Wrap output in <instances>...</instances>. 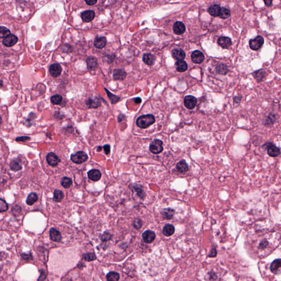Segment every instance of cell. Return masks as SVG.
<instances>
[{"instance_id": "obj_1", "label": "cell", "mask_w": 281, "mask_h": 281, "mask_svg": "<svg viewBox=\"0 0 281 281\" xmlns=\"http://www.w3.org/2000/svg\"><path fill=\"white\" fill-rule=\"evenodd\" d=\"M155 121V118L153 115H143L137 118L136 124L140 128H146L154 124Z\"/></svg>"}, {"instance_id": "obj_2", "label": "cell", "mask_w": 281, "mask_h": 281, "mask_svg": "<svg viewBox=\"0 0 281 281\" xmlns=\"http://www.w3.org/2000/svg\"><path fill=\"white\" fill-rule=\"evenodd\" d=\"M88 159L86 153L83 151H79L71 155V160L73 163L80 164L86 162Z\"/></svg>"}, {"instance_id": "obj_3", "label": "cell", "mask_w": 281, "mask_h": 281, "mask_svg": "<svg viewBox=\"0 0 281 281\" xmlns=\"http://www.w3.org/2000/svg\"><path fill=\"white\" fill-rule=\"evenodd\" d=\"M263 147L267 149L268 154L270 157H276L280 154V149L272 143H267L263 145Z\"/></svg>"}, {"instance_id": "obj_4", "label": "cell", "mask_w": 281, "mask_h": 281, "mask_svg": "<svg viewBox=\"0 0 281 281\" xmlns=\"http://www.w3.org/2000/svg\"><path fill=\"white\" fill-rule=\"evenodd\" d=\"M163 142L160 139H154L149 146V150L153 154H159L163 151Z\"/></svg>"}, {"instance_id": "obj_5", "label": "cell", "mask_w": 281, "mask_h": 281, "mask_svg": "<svg viewBox=\"0 0 281 281\" xmlns=\"http://www.w3.org/2000/svg\"><path fill=\"white\" fill-rule=\"evenodd\" d=\"M264 43V39L261 36H258L254 39L250 40L249 46L252 50L257 51L262 47Z\"/></svg>"}, {"instance_id": "obj_6", "label": "cell", "mask_w": 281, "mask_h": 281, "mask_svg": "<svg viewBox=\"0 0 281 281\" xmlns=\"http://www.w3.org/2000/svg\"><path fill=\"white\" fill-rule=\"evenodd\" d=\"M88 108L90 109L97 108L101 106V101L98 97H93V98L90 97L85 102Z\"/></svg>"}, {"instance_id": "obj_7", "label": "cell", "mask_w": 281, "mask_h": 281, "mask_svg": "<svg viewBox=\"0 0 281 281\" xmlns=\"http://www.w3.org/2000/svg\"><path fill=\"white\" fill-rule=\"evenodd\" d=\"M197 101L196 97L193 96H187L184 99V104L185 107L188 109H193L197 105Z\"/></svg>"}, {"instance_id": "obj_8", "label": "cell", "mask_w": 281, "mask_h": 281, "mask_svg": "<svg viewBox=\"0 0 281 281\" xmlns=\"http://www.w3.org/2000/svg\"><path fill=\"white\" fill-rule=\"evenodd\" d=\"M49 70L52 77L57 78L61 75V73L62 72V68L60 64L58 63H54L50 65Z\"/></svg>"}, {"instance_id": "obj_9", "label": "cell", "mask_w": 281, "mask_h": 281, "mask_svg": "<svg viewBox=\"0 0 281 281\" xmlns=\"http://www.w3.org/2000/svg\"><path fill=\"white\" fill-rule=\"evenodd\" d=\"M18 38L16 35L13 34H10L4 38L3 40V44L7 48H10L13 46L18 42Z\"/></svg>"}, {"instance_id": "obj_10", "label": "cell", "mask_w": 281, "mask_h": 281, "mask_svg": "<svg viewBox=\"0 0 281 281\" xmlns=\"http://www.w3.org/2000/svg\"><path fill=\"white\" fill-rule=\"evenodd\" d=\"M191 59L193 63L196 64H200L204 60V56L201 51L196 50L192 53Z\"/></svg>"}, {"instance_id": "obj_11", "label": "cell", "mask_w": 281, "mask_h": 281, "mask_svg": "<svg viewBox=\"0 0 281 281\" xmlns=\"http://www.w3.org/2000/svg\"><path fill=\"white\" fill-rule=\"evenodd\" d=\"M95 12L92 10H88L84 11L81 13V17L84 22L88 23L91 22L95 18Z\"/></svg>"}, {"instance_id": "obj_12", "label": "cell", "mask_w": 281, "mask_h": 281, "mask_svg": "<svg viewBox=\"0 0 281 281\" xmlns=\"http://www.w3.org/2000/svg\"><path fill=\"white\" fill-rule=\"evenodd\" d=\"M46 160L48 164L52 167H56L61 161L58 156L53 153H49L46 157Z\"/></svg>"}, {"instance_id": "obj_13", "label": "cell", "mask_w": 281, "mask_h": 281, "mask_svg": "<svg viewBox=\"0 0 281 281\" xmlns=\"http://www.w3.org/2000/svg\"><path fill=\"white\" fill-rule=\"evenodd\" d=\"M142 238L144 242L147 243H152L155 239V233L151 230H147L142 234Z\"/></svg>"}, {"instance_id": "obj_14", "label": "cell", "mask_w": 281, "mask_h": 281, "mask_svg": "<svg viewBox=\"0 0 281 281\" xmlns=\"http://www.w3.org/2000/svg\"><path fill=\"white\" fill-rule=\"evenodd\" d=\"M87 65L89 70L91 71L95 70L98 66L97 58L95 57H89L87 59Z\"/></svg>"}, {"instance_id": "obj_15", "label": "cell", "mask_w": 281, "mask_h": 281, "mask_svg": "<svg viewBox=\"0 0 281 281\" xmlns=\"http://www.w3.org/2000/svg\"><path fill=\"white\" fill-rule=\"evenodd\" d=\"M218 43L219 46H220L221 48L225 49L229 48L232 45L231 40L228 37H223V36L220 37L218 39Z\"/></svg>"}, {"instance_id": "obj_16", "label": "cell", "mask_w": 281, "mask_h": 281, "mask_svg": "<svg viewBox=\"0 0 281 281\" xmlns=\"http://www.w3.org/2000/svg\"><path fill=\"white\" fill-rule=\"evenodd\" d=\"M173 29L174 33L176 34L182 35L186 31V27L183 23L181 22H177L173 25Z\"/></svg>"}, {"instance_id": "obj_17", "label": "cell", "mask_w": 281, "mask_h": 281, "mask_svg": "<svg viewBox=\"0 0 281 281\" xmlns=\"http://www.w3.org/2000/svg\"><path fill=\"white\" fill-rule=\"evenodd\" d=\"M173 58L178 61H183L186 57V54L183 50L180 48H175L172 51Z\"/></svg>"}, {"instance_id": "obj_18", "label": "cell", "mask_w": 281, "mask_h": 281, "mask_svg": "<svg viewBox=\"0 0 281 281\" xmlns=\"http://www.w3.org/2000/svg\"><path fill=\"white\" fill-rule=\"evenodd\" d=\"M88 177L93 181H97L101 178V173L97 169H92L88 172Z\"/></svg>"}, {"instance_id": "obj_19", "label": "cell", "mask_w": 281, "mask_h": 281, "mask_svg": "<svg viewBox=\"0 0 281 281\" xmlns=\"http://www.w3.org/2000/svg\"><path fill=\"white\" fill-rule=\"evenodd\" d=\"M126 77V73L123 69H114L113 72V78L115 80H123Z\"/></svg>"}, {"instance_id": "obj_20", "label": "cell", "mask_w": 281, "mask_h": 281, "mask_svg": "<svg viewBox=\"0 0 281 281\" xmlns=\"http://www.w3.org/2000/svg\"><path fill=\"white\" fill-rule=\"evenodd\" d=\"M175 213V210L172 208H165L162 211V215L163 218L166 220H171L173 218Z\"/></svg>"}, {"instance_id": "obj_21", "label": "cell", "mask_w": 281, "mask_h": 281, "mask_svg": "<svg viewBox=\"0 0 281 281\" xmlns=\"http://www.w3.org/2000/svg\"><path fill=\"white\" fill-rule=\"evenodd\" d=\"M176 169L180 173H184L188 171L189 169L188 165L184 160H182L178 162L176 165Z\"/></svg>"}, {"instance_id": "obj_22", "label": "cell", "mask_w": 281, "mask_h": 281, "mask_svg": "<svg viewBox=\"0 0 281 281\" xmlns=\"http://www.w3.org/2000/svg\"><path fill=\"white\" fill-rule=\"evenodd\" d=\"M143 61L145 64L149 66H152L155 63L156 58L153 54L151 53H145L143 56Z\"/></svg>"}, {"instance_id": "obj_23", "label": "cell", "mask_w": 281, "mask_h": 281, "mask_svg": "<svg viewBox=\"0 0 281 281\" xmlns=\"http://www.w3.org/2000/svg\"><path fill=\"white\" fill-rule=\"evenodd\" d=\"M281 260L280 259H276L272 262L270 266V270L273 273L277 274L280 272Z\"/></svg>"}, {"instance_id": "obj_24", "label": "cell", "mask_w": 281, "mask_h": 281, "mask_svg": "<svg viewBox=\"0 0 281 281\" xmlns=\"http://www.w3.org/2000/svg\"><path fill=\"white\" fill-rule=\"evenodd\" d=\"M50 238L51 240L54 242H60L62 238V235L61 232L58 231L57 229L52 228L50 229Z\"/></svg>"}, {"instance_id": "obj_25", "label": "cell", "mask_w": 281, "mask_h": 281, "mask_svg": "<svg viewBox=\"0 0 281 281\" xmlns=\"http://www.w3.org/2000/svg\"><path fill=\"white\" fill-rule=\"evenodd\" d=\"M107 39L105 37H97L95 38L94 46L98 49H102L106 46Z\"/></svg>"}, {"instance_id": "obj_26", "label": "cell", "mask_w": 281, "mask_h": 281, "mask_svg": "<svg viewBox=\"0 0 281 281\" xmlns=\"http://www.w3.org/2000/svg\"><path fill=\"white\" fill-rule=\"evenodd\" d=\"M221 9V8L219 5H213L211 6L208 8V12L211 16L216 17L219 16Z\"/></svg>"}, {"instance_id": "obj_27", "label": "cell", "mask_w": 281, "mask_h": 281, "mask_svg": "<svg viewBox=\"0 0 281 281\" xmlns=\"http://www.w3.org/2000/svg\"><path fill=\"white\" fill-rule=\"evenodd\" d=\"M175 232V227L171 224H167L164 226L163 229V233L165 236L169 237L172 236Z\"/></svg>"}, {"instance_id": "obj_28", "label": "cell", "mask_w": 281, "mask_h": 281, "mask_svg": "<svg viewBox=\"0 0 281 281\" xmlns=\"http://www.w3.org/2000/svg\"><path fill=\"white\" fill-rule=\"evenodd\" d=\"M176 70L178 72L182 73L186 71L188 69V65L186 62L183 61H178L175 63Z\"/></svg>"}, {"instance_id": "obj_29", "label": "cell", "mask_w": 281, "mask_h": 281, "mask_svg": "<svg viewBox=\"0 0 281 281\" xmlns=\"http://www.w3.org/2000/svg\"><path fill=\"white\" fill-rule=\"evenodd\" d=\"M10 168L12 171H18L20 170L22 168V166L21 164L20 160H14L11 163Z\"/></svg>"}, {"instance_id": "obj_30", "label": "cell", "mask_w": 281, "mask_h": 281, "mask_svg": "<svg viewBox=\"0 0 281 281\" xmlns=\"http://www.w3.org/2000/svg\"><path fill=\"white\" fill-rule=\"evenodd\" d=\"M266 73L264 70H259L253 73V76L258 81H261L266 77Z\"/></svg>"}, {"instance_id": "obj_31", "label": "cell", "mask_w": 281, "mask_h": 281, "mask_svg": "<svg viewBox=\"0 0 281 281\" xmlns=\"http://www.w3.org/2000/svg\"><path fill=\"white\" fill-rule=\"evenodd\" d=\"M38 199V197L37 194L34 193V192L31 193L29 194V196H28L26 202L28 205H32L34 203L36 202Z\"/></svg>"}, {"instance_id": "obj_32", "label": "cell", "mask_w": 281, "mask_h": 281, "mask_svg": "<svg viewBox=\"0 0 281 281\" xmlns=\"http://www.w3.org/2000/svg\"><path fill=\"white\" fill-rule=\"evenodd\" d=\"M119 278V274L116 272H110L107 274V279L108 281H118Z\"/></svg>"}, {"instance_id": "obj_33", "label": "cell", "mask_w": 281, "mask_h": 281, "mask_svg": "<svg viewBox=\"0 0 281 281\" xmlns=\"http://www.w3.org/2000/svg\"><path fill=\"white\" fill-rule=\"evenodd\" d=\"M104 90L106 91L107 95L108 96V97H109V98L110 99L112 103H117V102L119 101L120 97L117 96L116 95L113 94L109 90H107L106 88H104Z\"/></svg>"}, {"instance_id": "obj_34", "label": "cell", "mask_w": 281, "mask_h": 281, "mask_svg": "<svg viewBox=\"0 0 281 281\" xmlns=\"http://www.w3.org/2000/svg\"><path fill=\"white\" fill-rule=\"evenodd\" d=\"M64 198V194L63 192L58 190L56 189L54 191V196H53V200L56 202H59L63 199Z\"/></svg>"}, {"instance_id": "obj_35", "label": "cell", "mask_w": 281, "mask_h": 281, "mask_svg": "<svg viewBox=\"0 0 281 281\" xmlns=\"http://www.w3.org/2000/svg\"><path fill=\"white\" fill-rule=\"evenodd\" d=\"M72 180L71 178H67V177H64L61 180V184L62 185V186L64 187L65 188H69L70 186L72 184Z\"/></svg>"}, {"instance_id": "obj_36", "label": "cell", "mask_w": 281, "mask_h": 281, "mask_svg": "<svg viewBox=\"0 0 281 281\" xmlns=\"http://www.w3.org/2000/svg\"><path fill=\"white\" fill-rule=\"evenodd\" d=\"M231 16V12L229 9L226 8H222L218 17L222 19H227Z\"/></svg>"}, {"instance_id": "obj_37", "label": "cell", "mask_w": 281, "mask_h": 281, "mask_svg": "<svg viewBox=\"0 0 281 281\" xmlns=\"http://www.w3.org/2000/svg\"><path fill=\"white\" fill-rule=\"evenodd\" d=\"M11 34V32L5 27H0V38H6Z\"/></svg>"}, {"instance_id": "obj_38", "label": "cell", "mask_w": 281, "mask_h": 281, "mask_svg": "<svg viewBox=\"0 0 281 281\" xmlns=\"http://www.w3.org/2000/svg\"><path fill=\"white\" fill-rule=\"evenodd\" d=\"M62 99L63 98L61 95H55L51 97V101L53 104L58 105L61 103V102H62Z\"/></svg>"}, {"instance_id": "obj_39", "label": "cell", "mask_w": 281, "mask_h": 281, "mask_svg": "<svg viewBox=\"0 0 281 281\" xmlns=\"http://www.w3.org/2000/svg\"><path fill=\"white\" fill-rule=\"evenodd\" d=\"M228 70L227 69V66L225 65V64H219L218 65V67H217V72H218V74H226L228 73Z\"/></svg>"}, {"instance_id": "obj_40", "label": "cell", "mask_w": 281, "mask_h": 281, "mask_svg": "<svg viewBox=\"0 0 281 281\" xmlns=\"http://www.w3.org/2000/svg\"><path fill=\"white\" fill-rule=\"evenodd\" d=\"M8 209L7 203L3 199L0 198V212H5Z\"/></svg>"}, {"instance_id": "obj_41", "label": "cell", "mask_w": 281, "mask_h": 281, "mask_svg": "<svg viewBox=\"0 0 281 281\" xmlns=\"http://www.w3.org/2000/svg\"><path fill=\"white\" fill-rule=\"evenodd\" d=\"M84 259L86 261H90L94 260L96 259V256L93 253H89V254H85L83 256Z\"/></svg>"}, {"instance_id": "obj_42", "label": "cell", "mask_w": 281, "mask_h": 281, "mask_svg": "<svg viewBox=\"0 0 281 281\" xmlns=\"http://www.w3.org/2000/svg\"><path fill=\"white\" fill-rule=\"evenodd\" d=\"M142 221L139 218H136L134 221H133V226L136 228V229H139L141 226H142Z\"/></svg>"}, {"instance_id": "obj_43", "label": "cell", "mask_w": 281, "mask_h": 281, "mask_svg": "<svg viewBox=\"0 0 281 281\" xmlns=\"http://www.w3.org/2000/svg\"><path fill=\"white\" fill-rule=\"evenodd\" d=\"M135 190H136V191L137 192L139 196H141V198H143V196H144V195H145V194H143V190L141 189V188H140L139 187L135 188Z\"/></svg>"}, {"instance_id": "obj_44", "label": "cell", "mask_w": 281, "mask_h": 281, "mask_svg": "<svg viewBox=\"0 0 281 281\" xmlns=\"http://www.w3.org/2000/svg\"><path fill=\"white\" fill-rule=\"evenodd\" d=\"M103 149L106 154H108L110 153V146L109 144H105L103 146Z\"/></svg>"}, {"instance_id": "obj_45", "label": "cell", "mask_w": 281, "mask_h": 281, "mask_svg": "<svg viewBox=\"0 0 281 281\" xmlns=\"http://www.w3.org/2000/svg\"><path fill=\"white\" fill-rule=\"evenodd\" d=\"M110 238H111V236H110V234L109 233H105L103 235L102 239L103 241H107V240H109V239H110Z\"/></svg>"}, {"instance_id": "obj_46", "label": "cell", "mask_w": 281, "mask_h": 281, "mask_svg": "<svg viewBox=\"0 0 281 281\" xmlns=\"http://www.w3.org/2000/svg\"><path fill=\"white\" fill-rule=\"evenodd\" d=\"M30 139V138L29 137H18V138H17V139H16V141H27V140H29Z\"/></svg>"}, {"instance_id": "obj_47", "label": "cell", "mask_w": 281, "mask_h": 281, "mask_svg": "<svg viewBox=\"0 0 281 281\" xmlns=\"http://www.w3.org/2000/svg\"><path fill=\"white\" fill-rule=\"evenodd\" d=\"M22 256L24 259H29L32 258V255L30 254H27V253H23L22 254Z\"/></svg>"}, {"instance_id": "obj_48", "label": "cell", "mask_w": 281, "mask_h": 281, "mask_svg": "<svg viewBox=\"0 0 281 281\" xmlns=\"http://www.w3.org/2000/svg\"><path fill=\"white\" fill-rule=\"evenodd\" d=\"M86 3H87V5H93L96 4V3H97V1H93V0H90V1H88V0H86L85 1Z\"/></svg>"}, {"instance_id": "obj_49", "label": "cell", "mask_w": 281, "mask_h": 281, "mask_svg": "<svg viewBox=\"0 0 281 281\" xmlns=\"http://www.w3.org/2000/svg\"><path fill=\"white\" fill-rule=\"evenodd\" d=\"M216 250L215 248H214L212 250L211 254H209V256H210V257H214V256H216Z\"/></svg>"}, {"instance_id": "obj_50", "label": "cell", "mask_w": 281, "mask_h": 281, "mask_svg": "<svg viewBox=\"0 0 281 281\" xmlns=\"http://www.w3.org/2000/svg\"><path fill=\"white\" fill-rule=\"evenodd\" d=\"M142 101V99L141 98H139V97H137V98H135V99H134V102H135V103L136 104L140 103Z\"/></svg>"}, {"instance_id": "obj_51", "label": "cell", "mask_w": 281, "mask_h": 281, "mask_svg": "<svg viewBox=\"0 0 281 281\" xmlns=\"http://www.w3.org/2000/svg\"><path fill=\"white\" fill-rule=\"evenodd\" d=\"M265 3L266 6H270L272 5V1H265Z\"/></svg>"}, {"instance_id": "obj_52", "label": "cell", "mask_w": 281, "mask_h": 281, "mask_svg": "<svg viewBox=\"0 0 281 281\" xmlns=\"http://www.w3.org/2000/svg\"><path fill=\"white\" fill-rule=\"evenodd\" d=\"M102 147L101 146H99L98 148H97V152H101L102 151Z\"/></svg>"}, {"instance_id": "obj_53", "label": "cell", "mask_w": 281, "mask_h": 281, "mask_svg": "<svg viewBox=\"0 0 281 281\" xmlns=\"http://www.w3.org/2000/svg\"><path fill=\"white\" fill-rule=\"evenodd\" d=\"M2 86H3V82L0 80V88L2 87Z\"/></svg>"}, {"instance_id": "obj_54", "label": "cell", "mask_w": 281, "mask_h": 281, "mask_svg": "<svg viewBox=\"0 0 281 281\" xmlns=\"http://www.w3.org/2000/svg\"><path fill=\"white\" fill-rule=\"evenodd\" d=\"M1 122H2V118H1V117L0 116V124L1 123Z\"/></svg>"}]
</instances>
